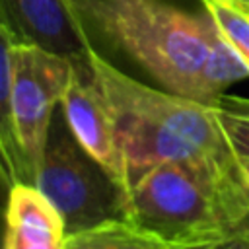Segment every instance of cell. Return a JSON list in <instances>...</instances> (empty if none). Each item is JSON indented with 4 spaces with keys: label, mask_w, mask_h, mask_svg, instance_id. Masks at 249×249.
I'll use <instances>...</instances> for the list:
<instances>
[{
    "label": "cell",
    "mask_w": 249,
    "mask_h": 249,
    "mask_svg": "<svg viewBox=\"0 0 249 249\" xmlns=\"http://www.w3.org/2000/svg\"><path fill=\"white\" fill-rule=\"evenodd\" d=\"M2 18L19 39L70 58H84L93 45L64 0H2Z\"/></svg>",
    "instance_id": "obj_7"
},
{
    "label": "cell",
    "mask_w": 249,
    "mask_h": 249,
    "mask_svg": "<svg viewBox=\"0 0 249 249\" xmlns=\"http://www.w3.org/2000/svg\"><path fill=\"white\" fill-rule=\"evenodd\" d=\"M224 249H243V247H241V245H237V243H233V241H231V243H228V245H226V247H224Z\"/></svg>",
    "instance_id": "obj_16"
},
{
    "label": "cell",
    "mask_w": 249,
    "mask_h": 249,
    "mask_svg": "<svg viewBox=\"0 0 249 249\" xmlns=\"http://www.w3.org/2000/svg\"><path fill=\"white\" fill-rule=\"evenodd\" d=\"M235 156H237V154H235ZM237 167H239L241 181H243L245 189L249 191V158H241V156H237ZM233 243L241 245L243 249H249V218H247V222L239 228V231L235 233Z\"/></svg>",
    "instance_id": "obj_13"
},
{
    "label": "cell",
    "mask_w": 249,
    "mask_h": 249,
    "mask_svg": "<svg viewBox=\"0 0 249 249\" xmlns=\"http://www.w3.org/2000/svg\"><path fill=\"white\" fill-rule=\"evenodd\" d=\"M214 19L220 35L249 66V2L247 0H200Z\"/></svg>",
    "instance_id": "obj_11"
},
{
    "label": "cell",
    "mask_w": 249,
    "mask_h": 249,
    "mask_svg": "<svg viewBox=\"0 0 249 249\" xmlns=\"http://www.w3.org/2000/svg\"><path fill=\"white\" fill-rule=\"evenodd\" d=\"M66 249H187L134 224L128 218H111L91 228L68 233ZM196 249V247H195Z\"/></svg>",
    "instance_id": "obj_9"
},
{
    "label": "cell",
    "mask_w": 249,
    "mask_h": 249,
    "mask_svg": "<svg viewBox=\"0 0 249 249\" xmlns=\"http://www.w3.org/2000/svg\"><path fill=\"white\" fill-rule=\"evenodd\" d=\"M233 105L230 107V109H233V111H239V113H245V115H249V99H230Z\"/></svg>",
    "instance_id": "obj_14"
},
{
    "label": "cell",
    "mask_w": 249,
    "mask_h": 249,
    "mask_svg": "<svg viewBox=\"0 0 249 249\" xmlns=\"http://www.w3.org/2000/svg\"><path fill=\"white\" fill-rule=\"evenodd\" d=\"M245 78H249V66L228 45V41L220 35L218 27H216L206 62L202 66L200 101L208 103V105H220L224 99V91L231 84L245 80Z\"/></svg>",
    "instance_id": "obj_10"
},
{
    "label": "cell",
    "mask_w": 249,
    "mask_h": 249,
    "mask_svg": "<svg viewBox=\"0 0 249 249\" xmlns=\"http://www.w3.org/2000/svg\"><path fill=\"white\" fill-rule=\"evenodd\" d=\"M68 228L54 202L33 183L10 187L4 249H66Z\"/></svg>",
    "instance_id": "obj_8"
},
{
    "label": "cell",
    "mask_w": 249,
    "mask_h": 249,
    "mask_svg": "<svg viewBox=\"0 0 249 249\" xmlns=\"http://www.w3.org/2000/svg\"><path fill=\"white\" fill-rule=\"evenodd\" d=\"M124 218L187 249L231 243L249 218L237 156L233 161H163L148 169L130 187Z\"/></svg>",
    "instance_id": "obj_3"
},
{
    "label": "cell",
    "mask_w": 249,
    "mask_h": 249,
    "mask_svg": "<svg viewBox=\"0 0 249 249\" xmlns=\"http://www.w3.org/2000/svg\"><path fill=\"white\" fill-rule=\"evenodd\" d=\"M72 64L70 56L16 37L10 109L0 117L2 175L8 187L19 181L35 183Z\"/></svg>",
    "instance_id": "obj_4"
},
{
    "label": "cell",
    "mask_w": 249,
    "mask_h": 249,
    "mask_svg": "<svg viewBox=\"0 0 249 249\" xmlns=\"http://www.w3.org/2000/svg\"><path fill=\"white\" fill-rule=\"evenodd\" d=\"M64 216L68 233L111 218H124V196L109 173L89 158L54 113L43 165L35 183Z\"/></svg>",
    "instance_id": "obj_5"
},
{
    "label": "cell",
    "mask_w": 249,
    "mask_h": 249,
    "mask_svg": "<svg viewBox=\"0 0 249 249\" xmlns=\"http://www.w3.org/2000/svg\"><path fill=\"white\" fill-rule=\"evenodd\" d=\"M247 2H249V0H247Z\"/></svg>",
    "instance_id": "obj_17"
},
{
    "label": "cell",
    "mask_w": 249,
    "mask_h": 249,
    "mask_svg": "<svg viewBox=\"0 0 249 249\" xmlns=\"http://www.w3.org/2000/svg\"><path fill=\"white\" fill-rule=\"evenodd\" d=\"M218 117L231 150L241 158H249V115L233 111L220 103Z\"/></svg>",
    "instance_id": "obj_12"
},
{
    "label": "cell",
    "mask_w": 249,
    "mask_h": 249,
    "mask_svg": "<svg viewBox=\"0 0 249 249\" xmlns=\"http://www.w3.org/2000/svg\"><path fill=\"white\" fill-rule=\"evenodd\" d=\"M228 245V243H226ZM226 245H206V247H196V249H224Z\"/></svg>",
    "instance_id": "obj_15"
},
{
    "label": "cell",
    "mask_w": 249,
    "mask_h": 249,
    "mask_svg": "<svg viewBox=\"0 0 249 249\" xmlns=\"http://www.w3.org/2000/svg\"><path fill=\"white\" fill-rule=\"evenodd\" d=\"M89 41L121 51L163 89L200 101V76L216 23L206 10L167 0H64ZM202 103V101H200Z\"/></svg>",
    "instance_id": "obj_2"
},
{
    "label": "cell",
    "mask_w": 249,
    "mask_h": 249,
    "mask_svg": "<svg viewBox=\"0 0 249 249\" xmlns=\"http://www.w3.org/2000/svg\"><path fill=\"white\" fill-rule=\"evenodd\" d=\"M60 111L76 142L109 173L126 200L130 193V177L117 124L86 56L74 58L70 82L60 101Z\"/></svg>",
    "instance_id": "obj_6"
},
{
    "label": "cell",
    "mask_w": 249,
    "mask_h": 249,
    "mask_svg": "<svg viewBox=\"0 0 249 249\" xmlns=\"http://www.w3.org/2000/svg\"><path fill=\"white\" fill-rule=\"evenodd\" d=\"M86 60L113 113L130 187L163 161L235 160L218 117V105L146 86L111 64L93 45Z\"/></svg>",
    "instance_id": "obj_1"
}]
</instances>
